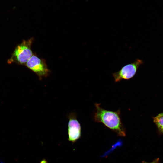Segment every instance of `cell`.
Listing matches in <instances>:
<instances>
[{
	"label": "cell",
	"mask_w": 163,
	"mask_h": 163,
	"mask_svg": "<svg viewBox=\"0 0 163 163\" xmlns=\"http://www.w3.org/2000/svg\"><path fill=\"white\" fill-rule=\"evenodd\" d=\"M143 63L142 60L137 59L133 62L125 65L119 71L112 74L115 82H118L123 79L132 78L135 75L139 66Z\"/></svg>",
	"instance_id": "cell-4"
},
{
	"label": "cell",
	"mask_w": 163,
	"mask_h": 163,
	"mask_svg": "<svg viewBox=\"0 0 163 163\" xmlns=\"http://www.w3.org/2000/svg\"><path fill=\"white\" fill-rule=\"evenodd\" d=\"M25 65L35 73L40 80L47 77L50 72L45 60L39 58L36 54H33Z\"/></svg>",
	"instance_id": "cell-3"
},
{
	"label": "cell",
	"mask_w": 163,
	"mask_h": 163,
	"mask_svg": "<svg viewBox=\"0 0 163 163\" xmlns=\"http://www.w3.org/2000/svg\"><path fill=\"white\" fill-rule=\"evenodd\" d=\"M33 40V37L27 40H23L15 48L7 63L9 64L14 63L20 65H25L33 55L31 46Z\"/></svg>",
	"instance_id": "cell-2"
},
{
	"label": "cell",
	"mask_w": 163,
	"mask_h": 163,
	"mask_svg": "<svg viewBox=\"0 0 163 163\" xmlns=\"http://www.w3.org/2000/svg\"><path fill=\"white\" fill-rule=\"evenodd\" d=\"M68 139L69 141L74 143L81 136V126L74 113H70L68 116Z\"/></svg>",
	"instance_id": "cell-5"
},
{
	"label": "cell",
	"mask_w": 163,
	"mask_h": 163,
	"mask_svg": "<svg viewBox=\"0 0 163 163\" xmlns=\"http://www.w3.org/2000/svg\"><path fill=\"white\" fill-rule=\"evenodd\" d=\"M159 161V159L158 158H157L154 160L152 162L150 163L144 162L142 163H158Z\"/></svg>",
	"instance_id": "cell-7"
},
{
	"label": "cell",
	"mask_w": 163,
	"mask_h": 163,
	"mask_svg": "<svg viewBox=\"0 0 163 163\" xmlns=\"http://www.w3.org/2000/svg\"><path fill=\"white\" fill-rule=\"evenodd\" d=\"M94 105V121L103 123L116 133L118 136H125V129L121 121L120 110L115 111H109L103 108L99 104L95 103Z\"/></svg>",
	"instance_id": "cell-1"
},
{
	"label": "cell",
	"mask_w": 163,
	"mask_h": 163,
	"mask_svg": "<svg viewBox=\"0 0 163 163\" xmlns=\"http://www.w3.org/2000/svg\"><path fill=\"white\" fill-rule=\"evenodd\" d=\"M153 122L159 131L163 133V113H161L154 117Z\"/></svg>",
	"instance_id": "cell-6"
}]
</instances>
